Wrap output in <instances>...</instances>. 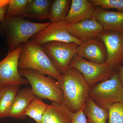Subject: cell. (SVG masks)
I'll list each match as a JSON object with an SVG mask.
<instances>
[{"label": "cell", "mask_w": 123, "mask_h": 123, "mask_svg": "<svg viewBox=\"0 0 123 123\" xmlns=\"http://www.w3.org/2000/svg\"><path fill=\"white\" fill-rule=\"evenodd\" d=\"M18 85L0 86V118L7 117L20 88Z\"/></svg>", "instance_id": "cell-19"}, {"label": "cell", "mask_w": 123, "mask_h": 123, "mask_svg": "<svg viewBox=\"0 0 123 123\" xmlns=\"http://www.w3.org/2000/svg\"><path fill=\"white\" fill-rule=\"evenodd\" d=\"M63 94V103L71 112H77L85 105L90 87L78 70L68 68L57 80Z\"/></svg>", "instance_id": "cell-1"}, {"label": "cell", "mask_w": 123, "mask_h": 123, "mask_svg": "<svg viewBox=\"0 0 123 123\" xmlns=\"http://www.w3.org/2000/svg\"><path fill=\"white\" fill-rule=\"evenodd\" d=\"M23 44L18 46L0 61V86L9 85H27L26 79L20 75L18 61Z\"/></svg>", "instance_id": "cell-8"}, {"label": "cell", "mask_w": 123, "mask_h": 123, "mask_svg": "<svg viewBox=\"0 0 123 123\" xmlns=\"http://www.w3.org/2000/svg\"><path fill=\"white\" fill-rule=\"evenodd\" d=\"M36 97L32 89L30 87H25L19 90L7 117L19 119L25 118L27 108Z\"/></svg>", "instance_id": "cell-15"}, {"label": "cell", "mask_w": 123, "mask_h": 123, "mask_svg": "<svg viewBox=\"0 0 123 123\" xmlns=\"http://www.w3.org/2000/svg\"><path fill=\"white\" fill-rule=\"evenodd\" d=\"M84 112L88 118L87 123H106L109 119L108 110L98 106L89 97L84 106Z\"/></svg>", "instance_id": "cell-18"}, {"label": "cell", "mask_w": 123, "mask_h": 123, "mask_svg": "<svg viewBox=\"0 0 123 123\" xmlns=\"http://www.w3.org/2000/svg\"><path fill=\"white\" fill-rule=\"evenodd\" d=\"M93 18L102 25L104 30L123 32V11H111L97 7Z\"/></svg>", "instance_id": "cell-13"}, {"label": "cell", "mask_w": 123, "mask_h": 123, "mask_svg": "<svg viewBox=\"0 0 123 123\" xmlns=\"http://www.w3.org/2000/svg\"><path fill=\"white\" fill-rule=\"evenodd\" d=\"M9 0H0V21L4 20L8 6Z\"/></svg>", "instance_id": "cell-26"}, {"label": "cell", "mask_w": 123, "mask_h": 123, "mask_svg": "<svg viewBox=\"0 0 123 123\" xmlns=\"http://www.w3.org/2000/svg\"><path fill=\"white\" fill-rule=\"evenodd\" d=\"M77 55L91 62L104 63L107 59V50L104 42L98 37L82 42L78 47Z\"/></svg>", "instance_id": "cell-11"}, {"label": "cell", "mask_w": 123, "mask_h": 123, "mask_svg": "<svg viewBox=\"0 0 123 123\" xmlns=\"http://www.w3.org/2000/svg\"><path fill=\"white\" fill-rule=\"evenodd\" d=\"M72 113L63 104L52 102L39 123H71Z\"/></svg>", "instance_id": "cell-16"}, {"label": "cell", "mask_w": 123, "mask_h": 123, "mask_svg": "<svg viewBox=\"0 0 123 123\" xmlns=\"http://www.w3.org/2000/svg\"><path fill=\"white\" fill-rule=\"evenodd\" d=\"M121 83L123 85V64L119 68L118 72L117 73Z\"/></svg>", "instance_id": "cell-27"}, {"label": "cell", "mask_w": 123, "mask_h": 123, "mask_svg": "<svg viewBox=\"0 0 123 123\" xmlns=\"http://www.w3.org/2000/svg\"><path fill=\"white\" fill-rule=\"evenodd\" d=\"M107 110L109 112L108 123H123V103L114 104Z\"/></svg>", "instance_id": "cell-23"}, {"label": "cell", "mask_w": 123, "mask_h": 123, "mask_svg": "<svg viewBox=\"0 0 123 123\" xmlns=\"http://www.w3.org/2000/svg\"><path fill=\"white\" fill-rule=\"evenodd\" d=\"M49 105L44 103L42 98L36 97L27 108L25 113L28 116L39 123L42 120L43 115L48 107Z\"/></svg>", "instance_id": "cell-21"}, {"label": "cell", "mask_w": 123, "mask_h": 123, "mask_svg": "<svg viewBox=\"0 0 123 123\" xmlns=\"http://www.w3.org/2000/svg\"><path fill=\"white\" fill-rule=\"evenodd\" d=\"M99 37L104 42L107 50L105 63L113 70L119 68L123 64V32L104 31Z\"/></svg>", "instance_id": "cell-10"}, {"label": "cell", "mask_w": 123, "mask_h": 123, "mask_svg": "<svg viewBox=\"0 0 123 123\" xmlns=\"http://www.w3.org/2000/svg\"><path fill=\"white\" fill-rule=\"evenodd\" d=\"M51 0H31L27 7L24 18L34 20L48 19Z\"/></svg>", "instance_id": "cell-17"}, {"label": "cell", "mask_w": 123, "mask_h": 123, "mask_svg": "<svg viewBox=\"0 0 123 123\" xmlns=\"http://www.w3.org/2000/svg\"><path fill=\"white\" fill-rule=\"evenodd\" d=\"M78 46L74 42H51L42 46L55 68L62 74L68 68L73 58L77 55Z\"/></svg>", "instance_id": "cell-7"}, {"label": "cell", "mask_w": 123, "mask_h": 123, "mask_svg": "<svg viewBox=\"0 0 123 123\" xmlns=\"http://www.w3.org/2000/svg\"><path fill=\"white\" fill-rule=\"evenodd\" d=\"M67 28L72 36L82 42L99 37L104 31L101 24L93 18L68 24Z\"/></svg>", "instance_id": "cell-12"}, {"label": "cell", "mask_w": 123, "mask_h": 123, "mask_svg": "<svg viewBox=\"0 0 123 123\" xmlns=\"http://www.w3.org/2000/svg\"><path fill=\"white\" fill-rule=\"evenodd\" d=\"M1 36H5V35L3 30V24L0 21V37Z\"/></svg>", "instance_id": "cell-28"}, {"label": "cell", "mask_w": 123, "mask_h": 123, "mask_svg": "<svg viewBox=\"0 0 123 123\" xmlns=\"http://www.w3.org/2000/svg\"><path fill=\"white\" fill-rule=\"evenodd\" d=\"M84 107L77 112H72L71 123H87V119L84 112Z\"/></svg>", "instance_id": "cell-25"}, {"label": "cell", "mask_w": 123, "mask_h": 123, "mask_svg": "<svg viewBox=\"0 0 123 123\" xmlns=\"http://www.w3.org/2000/svg\"><path fill=\"white\" fill-rule=\"evenodd\" d=\"M22 77L27 80L36 97L63 103V94L55 79L31 69L19 70Z\"/></svg>", "instance_id": "cell-4"}, {"label": "cell", "mask_w": 123, "mask_h": 123, "mask_svg": "<svg viewBox=\"0 0 123 123\" xmlns=\"http://www.w3.org/2000/svg\"><path fill=\"white\" fill-rule=\"evenodd\" d=\"M50 23L32 22L22 18L6 16L2 24L8 52L29 42L33 36L48 26Z\"/></svg>", "instance_id": "cell-2"}, {"label": "cell", "mask_w": 123, "mask_h": 123, "mask_svg": "<svg viewBox=\"0 0 123 123\" xmlns=\"http://www.w3.org/2000/svg\"><path fill=\"white\" fill-rule=\"evenodd\" d=\"M72 0H52L48 20L51 23L64 21L68 13Z\"/></svg>", "instance_id": "cell-20"}, {"label": "cell", "mask_w": 123, "mask_h": 123, "mask_svg": "<svg viewBox=\"0 0 123 123\" xmlns=\"http://www.w3.org/2000/svg\"><path fill=\"white\" fill-rule=\"evenodd\" d=\"M67 26L68 23L65 21L50 23L48 26L33 36L29 41L40 46L51 42H74L80 45L82 42L69 34Z\"/></svg>", "instance_id": "cell-9"}, {"label": "cell", "mask_w": 123, "mask_h": 123, "mask_svg": "<svg viewBox=\"0 0 123 123\" xmlns=\"http://www.w3.org/2000/svg\"><path fill=\"white\" fill-rule=\"evenodd\" d=\"M95 6L106 9L123 11V0H90Z\"/></svg>", "instance_id": "cell-24"}, {"label": "cell", "mask_w": 123, "mask_h": 123, "mask_svg": "<svg viewBox=\"0 0 123 123\" xmlns=\"http://www.w3.org/2000/svg\"><path fill=\"white\" fill-rule=\"evenodd\" d=\"M31 0H9L6 16L9 17L22 18Z\"/></svg>", "instance_id": "cell-22"}, {"label": "cell", "mask_w": 123, "mask_h": 123, "mask_svg": "<svg viewBox=\"0 0 123 123\" xmlns=\"http://www.w3.org/2000/svg\"><path fill=\"white\" fill-rule=\"evenodd\" d=\"M18 69L35 70L56 80L62 74L55 68L42 46L30 41L23 44L19 56Z\"/></svg>", "instance_id": "cell-3"}, {"label": "cell", "mask_w": 123, "mask_h": 123, "mask_svg": "<svg viewBox=\"0 0 123 123\" xmlns=\"http://www.w3.org/2000/svg\"><path fill=\"white\" fill-rule=\"evenodd\" d=\"M96 8L90 0H72L65 21L70 24L93 18Z\"/></svg>", "instance_id": "cell-14"}, {"label": "cell", "mask_w": 123, "mask_h": 123, "mask_svg": "<svg viewBox=\"0 0 123 123\" xmlns=\"http://www.w3.org/2000/svg\"><path fill=\"white\" fill-rule=\"evenodd\" d=\"M89 97L106 109L114 104L123 103V85L118 73H114L110 79L91 87Z\"/></svg>", "instance_id": "cell-5"}, {"label": "cell", "mask_w": 123, "mask_h": 123, "mask_svg": "<svg viewBox=\"0 0 123 123\" xmlns=\"http://www.w3.org/2000/svg\"><path fill=\"white\" fill-rule=\"evenodd\" d=\"M68 68L78 70L83 75L90 88L110 79L114 73L106 63L100 64L91 62L77 55L73 58Z\"/></svg>", "instance_id": "cell-6"}]
</instances>
